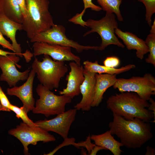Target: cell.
<instances>
[{"label": "cell", "mask_w": 155, "mask_h": 155, "mask_svg": "<svg viewBox=\"0 0 155 155\" xmlns=\"http://www.w3.org/2000/svg\"><path fill=\"white\" fill-rule=\"evenodd\" d=\"M116 74L95 73V93L92 106H98L103 98V95L109 88L113 86L117 78Z\"/></svg>", "instance_id": "cell-18"}, {"label": "cell", "mask_w": 155, "mask_h": 155, "mask_svg": "<svg viewBox=\"0 0 155 155\" xmlns=\"http://www.w3.org/2000/svg\"><path fill=\"white\" fill-rule=\"evenodd\" d=\"M83 64L85 70L90 72L98 74L117 75L128 71L136 67L135 65L132 64H129L119 68L107 67L99 64L97 61L92 62L86 60L84 62Z\"/></svg>", "instance_id": "cell-20"}, {"label": "cell", "mask_w": 155, "mask_h": 155, "mask_svg": "<svg viewBox=\"0 0 155 155\" xmlns=\"http://www.w3.org/2000/svg\"><path fill=\"white\" fill-rule=\"evenodd\" d=\"M121 1H122L123 0H120Z\"/></svg>", "instance_id": "cell-37"}, {"label": "cell", "mask_w": 155, "mask_h": 155, "mask_svg": "<svg viewBox=\"0 0 155 155\" xmlns=\"http://www.w3.org/2000/svg\"><path fill=\"white\" fill-rule=\"evenodd\" d=\"M77 110L70 109L57 115L54 118L38 121L35 123L47 131L54 132L64 139L68 137L71 126L74 121Z\"/></svg>", "instance_id": "cell-10"}, {"label": "cell", "mask_w": 155, "mask_h": 155, "mask_svg": "<svg viewBox=\"0 0 155 155\" xmlns=\"http://www.w3.org/2000/svg\"><path fill=\"white\" fill-rule=\"evenodd\" d=\"M150 103L149 106L147 108L150 111H152L154 115H155V102L154 100L151 97L149 100Z\"/></svg>", "instance_id": "cell-33"}, {"label": "cell", "mask_w": 155, "mask_h": 155, "mask_svg": "<svg viewBox=\"0 0 155 155\" xmlns=\"http://www.w3.org/2000/svg\"><path fill=\"white\" fill-rule=\"evenodd\" d=\"M103 11L106 12L113 13L116 15L119 21L123 20L120 9L122 3L120 0H96Z\"/></svg>", "instance_id": "cell-22"}, {"label": "cell", "mask_w": 155, "mask_h": 155, "mask_svg": "<svg viewBox=\"0 0 155 155\" xmlns=\"http://www.w3.org/2000/svg\"><path fill=\"white\" fill-rule=\"evenodd\" d=\"M68 21L75 24L80 25L84 27L86 26V21L83 20L82 17L79 15V13H77Z\"/></svg>", "instance_id": "cell-30"}, {"label": "cell", "mask_w": 155, "mask_h": 155, "mask_svg": "<svg viewBox=\"0 0 155 155\" xmlns=\"http://www.w3.org/2000/svg\"><path fill=\"white\" fill-rule=\"evenodd\" d=\"M15 54H16L18 55L16 53L14 52H10L8 51H5L0 49V55L7 56L9 55Z\"/></svg>", "instance_id": "cell-36"}, {"label": "cell", "mask_w": 155, "mask_h": 155, "mask_svg": "<svg viewBox=\"0 0 155 155\" xmlns=\"http://www.w3.org/2000/svg\"><path fill=\"white\" fill-rule=\"evenodd\" d=\"M0 13L15 22H23L24 17L17 0H0Z\"/></svg>", "instance_id": "cell-21"}, {"label": "cell", "mask_w": 155, "mask_h": 155, "mask_svg": "<svg viewBox=\"0 0 155 155\" xmlns=\"http://www.w3.org/2000/svg\"><path fill=\"white\" fill-rule=\"evenodd\" d=\"M84 4V9L80 13V15L83 17L86 9L90 8L92 10L98 11L102 10L101 7L94 4L92 2V0H82Z\"/></svg>", "instance_id": "cell-28"}, {"label": "cell", "mask_w": 155, "mask_h": 155, "mask_svg": "<svg viewBox=\"0 0 155 155\" xmlns=\"http://www.w3.org/2000/svg\"><path fill=\"white\" fill-rule=\"evenodd\" d=\"M86 26L91 29L84 35L85 36L93 32L97 33L100 36L102 42L99 51H102L110 45L113 44L123 48L125 46L115 35V30L118 24L113 13L106 12L101 19L95 20L88 19L86 21Z\"/></svg>", "instance_id": "cell-6"}, {"label": "cell", "mask_w": 155, "mask_h": 155, "mask_svg": "<svg viewBox=\"0 0 155 155\" xmlns=\"http://www.w3.org/2000/svg\"><path fill=\"white\" fill-rule=\"evenodd\" d=\"M0 103L2 111H10L9 107L11 104L0 86Z\"/></svg>", "instance_id": "cell-26"}, {"label": "cell", "mask_w": 155, "mask_h": 155, "mask_svg": "<svg viewBox=\"0 0 155 155\" xmlns=\"http://www.w3.org/2000/svg\"><path fill=\"white\" fill-rule=\"evenodd\" d=\"M84 80L80 86L82 99L74 107L77 110H81L83 111H88L92 107L94 95L95 73L90 72L84 69Z\"/></svg>", "instance_id": "cell-16"}, {"label": "cell", "mask_w": 155, "mask_h": 155, "mask_svg": "<svg viewBox=\"0 0 155 155\" xmlns=\"http://www.w3.org/2000/svg\"><path fill=\"white\" fill-rule=\"evenodd\" d=\"M65 31L66 29L63 25L54 24L49 29L37 34L30 39V42H44L69 46L75 49L78 53L84 50H99V46L82 45L69 39L65 34Z\"/></svg>", "instance_id": "cell-8"}, {"label": "cell", "mask_w": 155, "mask_h": 155, "mask_svg": "<svg viewBox=\"0 0 155 155\" xmlns=\"http://www.w3.org/2000/svg\"><path fill=\"white\" fill-rule=\"evenodd\" d=\"M69 65L70 71L66 78L67 81V87L62 90L59 91V93L61 95L69 96L72 99L80 93V86L85 79L84 69L83 66L73 61L70 62Z\"/></svg>", "instance_id": "cell-15"}, {"label": "cell", "mask_w": 155, "mask_h": 155, "mask_svg": "<svg viewBox=\"0 0 155 155\" xmlns=\"http://www.w3.org/2000/svg\"><path fill=\"white\" fill-rule=\"evenodd\" d=\"M23 30L22 24L15 22L8 18L0 13V32L11 40L14 52L20 57L24 56L27 62H29L33 56L29 51L22 53L20 44L16 39V34L18 30Z\"/></svg>", "instance_id": "cell-14"}, {"label": "cell", "mask_w": 155, "mask_h": 155, "mask_svg": "<svg viewBox=\"0 0 155 155\" xmlns=\"http://www.w3.org/2000/svg\"><path fill=\"white\" fill-rule=\"evenodd\" d=\"M0 45H1L3 48L8 49L14 52V51L11 44L5 38L0 32Z\"/></svg>", "instance_id": "cell-31"}, {"label": "cell", "mask_w": 155, "mask_h": 155, "mask_svg": "<svg viewBox=\"0 0 155 155\" xmlns=\"http://www.w3.org/2000/svg\"><path fill=\"white\" fill-rule=\"evenodd\" d=\"M146 155H155V149L152 147L147 146L146 147Z\"/></svg>", "instance_id": "cell-35"}, {"label": "cell", "mask_w": 155, "mask_h": 155, "mask_svg": "<svg viewBox=\"0 0 155 155\" xmlns=\"http://www.w3.org/2000/svg\"><path fill=\"white\" fill-rule=\"evenodd\" d=\"M142 3L146 9V20L150 27L152 25V17L155 13V0H137Z\"/></svg>", "instance_id": "cell-25"}, {"label": "cell", "mask_w": 155, "mask_h": 155, "mask_svg": "<svg viewBox=\"0 0 155 155\" xmlns=\"http://www.w3.org/2000/svg\"><path fill=\"white\" fill-rule=\"evenodd\" d=\"M106 107L113 113L127 120L135 118L149 122L155 115L147 108L149 103L141 98L137 94L124 92L116 94L109 97L106 101Z\"/></svg>", "instance_id": "cell-2"}, {"label": "cell", "mask_w": 155, "mask_h": 155, "mask_svg": "<svg viewBox=\"0 0 155 155\" xmlns=\"http://www.w3.org/2000/svg\"><path fill=\"white\" fill-rule=\"evenodd\" d=\"M101 150H106L105 148L100 146L96 145L93 147L89 155H96L98 152Z\"/></svg>", "instance_id": "cell-34"}, {"label": "cell", "mask_w": 155, "mask_h": 155, "mask_svg": "<svg viewBox=\"0 0 155 155\" xmlns=\"http://www.w3.org/2000/svg\"><path fill=\"white\" fill-rule=\"evenodd\" d=\"M64 140L63 143L56 147L53 151L47 154H44V155H53L60 148L63 146L69 145H73L75 147L77 148L78 143L75 142V138L73 137L68 138L67 137Z\"/></svg>", "instance_id": "cell-29"}, {"label": "cell", "mask_w": 155, "mask_h": 155, "mask_svg": "<svg viewBox=\"0 0 155 155\" xmlns=\"http://www.w3.org/2000/svg\"><path fill=\"white\" fill-rule=\"evenodd\" d=\"M33 55L34 56L46 55L53 60L62 61H73L81 65V59L72 52L71 47L66 46L35 42L32 46Z\"/></svg>", "instance_id": "cell-11"}, {"label": "cell", "mask_w": 155, "mask_h": 155, "mask_svg": "<svg viewBox=\"0 0 155 155\" xmlns=\"http://www.w3.org/2000/svg\"><path fill=\"white\" fill-rule=\"evenodd\" d=\"M113 113V120L108 124L109 131L120 139L123 146L130 149L139 148L153 137L149 122L138 118L127 120Z\"/></svg>", "instance_id": "cell-1"}, {"label": "cell", "mask_w": 155, "mask_h": 155, "mask_svg": "<svg viewBox=\"0 0 155 155\" xmlns=\"http://www.w3.org/2000/svg\"><path fill=\"white\" fill-rule=\"evenodd\" d=\"M36 73L32 69L26 81L19 86H14L7 89V94L18 97L23 103L22 107L28 113L34 107L35 100L33 95V82Z\"/></svg>", "instance_id": "cell-13"}, {"label": "cell", "mask_w": 155, "mask_h": 155, "mask_svg": "<svg viewBox=\"0 0 155 155\" xmlns=\"http://www.w3.org/2000/svg\"><path fill=\"white\" fill-rule=\"evenodd\" d=\"M26 13L23 30L30 39L37 34L50 28L54 23L49 10V0H26Z\"/></svg>", "instance_id": "cell-3"}, {"label": "cell", "mask_w": 155, "mask_h": 155, "mask_svg": "<svg viewBox=\"0 0 155 155\" xmlns=\"http://www.w3.org/2000/svg\"><path fill=\"white\" fill-rule=\"evenodd\" d=\"M32 67L40 84L51 90L59 87L61 79L68 69L64 61L54 60L46 55H44L42 61L35 57Z\"/></svg>", "instance_id": "cell-4"}, {"label": "cell", "mask_w": 155, "mask_h": 155, "mask_svg": "<svg viewBox=\"0 0 155 155\" xmlns=\"http://www.w3.org/2000/svg\"><path fill=\"white\" fill-rule=\"evenodd\" d=\"M104 66L109 67L116 68L119 65L120 61L119 59L115 56L108 57L103 61Z\"/></svg>", "instance_id": "cell-27"}, {"label": "cell", "mask_w": 155, "mask_h": 155, "mask_svg": "<svg viewBox=\"0 0 155 155\" xmlns=\"http://www.w3.org/2000/svg\"><path fill=\"white\" fill-rule=\"evenodd\" d=\"M120 92H131L148 101L155 94V78L150 73L143 76H133L129 79H117L113 86Z\"/></svg>", "instance_id": "cell-7"}, {"label": "cell", "mask_w": 155, "mask_h": 155, "mask_svg": "<svg viewBox=\"0 0 155 155\" xmlns=\"http://www.w3.org/2000/svg\"><path fill=\"white\" fill-rule=\"evenodd\" d=\"M17 1L24 18L26 13V0H17Z\"/></svg>", "instance_id": "cell-32"}, {"label": "cell", "mask_w": 155, "mask_h": 155, "mask_svg": "<svg viewBox=\"0 0 155 155\" xmlns=\"http://www.w3.org/2000/svg\"><path fill=\"white\" fill-rule=\"evenodd\" d=\"M150 31V33L146 38L145 43L147 46L149 54L146 59V62L155 66V19L152 25Z\"/></svg>", "instance_id": "cell-23"}, {"label": "cell", "mask_w": 155, "mask_h": 155, "mask_svg": "<svg viewBox=\"0 0 155 155\" xmlns=\"http://www.w3.org/2000/svg\"><path fill=\"white\" fill-rule=\"evenodd\" d=\"M36 91L39 98L32 111L34 114H42L47 117L57 115L64 112L66 105L72 102L69 96L56 95L41 84L38 85Z\"/></svg>", "instance_id": "cell-5"}, {"label": "cell", "mask_w": 155, "mask_h": 155, "mask_svg": "<svg viewBox=\"0 0 155 155\" xmlns=\"http://www.w3.org/2000/svg\"><path fill=\"white\" fill-rule=\"evenodd\" d=\"M8 133L21 142L24 147V154L26 155L30 154L28 148L29 145H36L39 141L47 143L56 140L53 135L44 129L38 126L32 127L23 122L16 128L9 130Z\"/></svg>", "instance_id": "cell-9"}, {"label": "cell", "mask_w": 155, "mask_h": 155, "mask_svg": "<svg viewBox=\"0 0 155 155\" xmlns=\"http://www.w3.org/2000/svg\"><path fill=\"white\" fill-rule=\"evenodd\" d=\"M9 108L11 111L16 113L17 118H21L23 122L32 127L37 126L34 122L29 118L27 113L22 106L20 108L11 104Z\"/></svg>", "instance_id": "cell-24"}, {"label": "cell", "mask_w": 155, "mask_h": 155, "mask_svg": "<svg viewBox=\"0 0 155 155\" xmlns=\"http://www.w3.org/2000/svg\"><path fill=\"white\" fill-rule=\"evenodd\" d=\"M20 57L15 54L0 55V68L2 72L0 80L6 82L10 87L16 86L19 81L26 80L30 72L29 69L22 72L17 70L16 65L20 67L17 64Z\"/></svg>", "instance_id": "cell-12"}, {"label": "cell", "mask_w": 155, "mask_h": 155, "mask_svg": "<svg viewBox=\"0 0 155 155\" xmlns=\"http://www.w3.org/2000/svg\"><path fill=\"white\" fill-rule=\"evenodd\" d=\"M115 33L122 40L128 50H136V56L140 59H143L144 55L148 53L145 41L136 35L129 32L123 31L118 28L115 29Z\"/></svg>", "instance_id": "cell-17"}, {"label": "cell", "mask_w": 155, "mask_h": 155, "mask_svg": "<svg viewBox=\"0 0 155 155\" xmlns=\"http://www.w3.org/2000/svg\"><path fill=\"white\" fill-rule=\"evenodd\" d=\"M110 131L99 135L90 136L91 140L93 141L96 145L102 146L110 150L114 155H120L123 151L120 147L122 144L114 138Z\"/></svg>", "instance_id": "cell-19"}]
</instances>
